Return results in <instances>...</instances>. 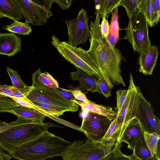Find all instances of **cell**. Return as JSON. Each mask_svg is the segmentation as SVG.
I'll use <instances>...</instances> for the list:
<instances>
[{"label":"cell","instance_id":"obj_1","mask_svg":"<svg viewBox=\"0 0 160 160\" xmlns=\"http://www.w3.org/2000/svg\"><path fill=\"white\" fill-rule=\"evenodd\" d=\"M96 12L94 21L91 20L90 46L87 52L97 68L99 75L105 80L111 89L115 84L125 86L121 75V52L109 43L107 38L102 37L101 18Z\"/></svg>","mask_w":160,"mask_h":160},{"label":"cell","instance_id":"obj_22","mask_svg":"<svg viewBox=\"0 0 160 160\" xmlns=\"http://www.w3.org/2000/svg\"><path fill=\"white\" fill-rule=\"evenodd\" d=\"M111 13V20L107 39L109 42L114 47L118 40L119 36L118 8L116 7Z\"/></svg>","mask_w":160,"mask_h":160},{"label":"cell","instance_id":"obj_4","mask_svg":"<svg viewBox=\"0 0 160 160\" xmlns=\"http://www.w3.org/2000/svg\"><path fill=\"white\" fill-rule=\"evenodd\" d=\"M116 144L88 138L75 140L61 156L62 160H101L111 152Z\"/></svg>","mask_w":160,"mask_h":160},{"label":"cell","instance_id":"obj_21","mask_svg":"<svg viewBox=\"0 0 160 160\" xmlns=\"http://www.w3.org/2000/svg\"><path fill=\"white\" fill-rule=\"evenodd\" d=\"M131 156L138 160H151L152 158L145 141L143 134L136 143Z\"/></svg>","mask_w":160,"mask_h":160},{"label":"cell","instance_id":"obj_33","mask_svg":"<svg viewBox=\"0 0 160 160\" xmlns=\"http://www.w3.org/2000/svg\"><path fill=\"white\" fill-rule=\"evenodd\" d=\"M97 85L101 93H102L105 97L108 98L111 96V89L100 75L98 78Z\"/></svg>","mask_w":160,"mask_h":160},{"label":"cell","instance_id":"obj_35","mask_svg":"<svg viewBox=\"0 0 160 160\" xmlns=\"http://www.w3.org/2000/svg\"><path fill=\"white\" fill-rule=\"evenodd\" d=\"M127 90H118L116 92L117 105V114L119 113L123 105L127 94Z\"/></svg>","mask_w":160,"mask_h":160},{"label":"cell","instance_id":"obj_40","mask_svg":"<svg viewBox=\"0 0 160 160\" xmlns=\"http://www.w3.org/2000/svg\"><path fill=\"white\" fill-rule=\"evenodd\" d=\"M10 86L6 85H0V95L9 98L12 97V93Z\"/></svg>","mask_w":160,"mask_h":160},{"label":"cell","instance_id":"obj_27","mask_svg":"<svg viewBox=\"0 0 160 160\" xmlns=\"http://www.w3.org/2000/svg\"><path fill=\"white\" fill-rule=\"evenodd\" d=\"M118 121L117 117L111 122L101 141L107 143H116L118 131Z\"/></svg>","mask_w":160,"mask_h":160},{"label":"cell","instance_id":"obj_26","mask_svg":"<svg viewBox=\"0 0 160 160\" xmlns=\"http://www.w3.org/2000/svg\"><path fill=\"white\" fill-rule=\"evenodd\" d=\"M143 135L146 145L153 157L156 155L158 147L160 146V136L155 132H144Z\"/></svg>","mask_w":160,"mask_h":160},{"label":"cell","instance_id":"obj_12","mask_svg":"<svg viewBox=\"0 0 160 160\" xmlns=\"http://www.w3.org/2000/svg\"><path fill=\"white\" fill-rule=\"evenodd\" d=\"M135 118L143 132H155L160 136V120L155 115L153 107L140 90Z\"/></svg>","mask_w":160,"mask_h":160},{"label":"cell","instance_id":"obj_5","mask_svg":"<svg viewBox=\"0 0 160 160\" xmlns=\"http://www.w3.org/2000/svg\"><path fill=\"white\" fill-rule=\"evenodd\" d=\"M32 80L33 88L26 96L30 102L46 103L65 112H73L78 110V105L64 99L53 88L44 85L34 73L32 74Z\"/></svg>","mask_w":160,"mask_h":160},{"label":"cell","instance_id":"obj_8","mask_svg":"<svg viewBox=\"0 0 160 160\" xmlns=\"http://www.w3.org/2000/svg\"><path fill=\"white\" fill-rule=\"evenodd\" d=\"M25 18V22L35 26L46 23L53 15L50 11L52 0H14Z\"/></svg>","mask_w":160,"mask_h":160},{"label":"cell","instance_id":"obj_10","mask_svg":"<svg viewBox=\"0 0 160 160\" xmlns=\"http://www.w3.org/2000/svg\"><path fill=\"white\" fill-rule=\"evenodd\" d=\"M88 21L87 12L83 8L79 11L76 18L64 21L67 27L68 44L76 47L80 44H86L91 37Z\"/></svg>","mask_w":160,"mask_h":160},{"label":"cell","instance_id":"obj_18","mask_svg":"<svg viewBox=\"0 0 160 160\" xmlns=\"http://www.w3.org/2000/svg\"><path fill=\"white\" fill-rule=\"evenodd\" d=\"M8 18L15 21L22 18V15L14 0H0V18Z\"/></svg>","mask_w":160,"mask_h":160},{"label":"cell","instance_id":"obj_30","mask_svg":"<svg viewBox=\"0 0 160 160\" xmlns=\"http://www.w3.org/2000/svg\"><path fill=\"white\" fill-rule=\"evenodd\" d=\"M141 0H121L119 6H123L125 9L129 19L138 11L139 5Z\"/></svg>","mask_w":160,"mask_h":160},{"label":"cell","instance_id":"obj_31","mask_svg":"<svg viewBox=\"0 0 160 160\" xmlns=\"http://www.w3.org/2000/svg\"><path fill=\"white\" fill-rule=\"evenodd\" d=\"M20 105L11 98L0 95V112H9Z\"/></svg>","mask_w":160,"mask_h":160},{"label":"cell","instance_id":"obj_24","mask_svg":"<svg viewBox=\"0 0 160 160\" xmlns=\"http://www.w3.org/2000/svg\"><path fill=\"white\" fill-rule=\"evenodd\" d=\"M138 10L145 16L148 25L152 27L156 24L152 0H141Z\"/></svg>","mask_w":160,"mask_h":160},{"label":"cell","instance_id":"obj_37","mask_svg":"<svg viewBox=\"0 0 160 160\" xmlns=\"http://www.w3.org/2000/svg\"><path fill=\"white\" fill-rule=\"evenodd\" d=\"M76 100L82 101L86 103H91L93 102L89 100L82 91L78 89L70 90Z\"/></svg>","mask_w":160,"mask_h":160},{"label":"cell","instance_id":"obj_17","mask_svg":"<svg viewBox=\"0 0 160 160\" xmlns=\"http://www.w3.org/2000/svg\"><path fill=\"white\" fill-rule=\"evenodd\" d=\"M73 102L79 105L83 112L88 111L103 116L112 120H114L117 115V112L114 111L112 108L102 105L98 104L93 102L86 103L75 100Z\"/></svg>","mask_w":160,"mask_h":160},{"label":"cell","instance_id":"obj_23","mask_svg":"<svg viewBox=\"0 0 160 160\" xmlns=\"http://www.w3.org/2000/svg\"><path fill=\"white\" fill-rule=\"evenodd\" d=\"M7 71L12 80V86L22 93L25 94L26 96L33 87L32 86H28L23 82L17 71L8 67L7 68Z\"/></svg>","mask_w":160,"mask_h":160},{"label":"cell","instance_id":"obj_14","mask_svg":"<svg viewBox=\"0 0 160 160\" xmlns=\"http://www.w3.org/2000/svg\"><path fill=\"white\" fill-rule=\"evenodd\" d=\"M158 53V48L151 45L140 54L138 58L139 72L146 75H151L156 64Z\"/></svg>","mask_w":160,"mask_h":160},{"label":"cell","instance_id":"obj_6","mask_svg":"<svg viewBox=\"0 0 160 160\" xmlns=\"http://www.w3.org/2000/svg\"><path fill=\"white\" fill-rule=\"evenodd\" d=\"M52 44L66 60L89 75L99 78L98 70L87 51L80 47L70 45L67 42L61 41L54 35H52Z\"/></svg>","mask_w":160,"mask_h":160},{"label":"cell","instance_id":"obj_11","mask_svg":"<svg viewBox=\"0 0 160 160\" xmlns=\"http://www.w3.org/2000/svg\"><path fill=\"white\" fill-rule=\"evenodd\" d=\"M85 111L87 112L83 117L80 131L84 133L88 139L101 141L113 120L102 115Z\"/></svg>","mask_w":160,"mask_h":160},{"label":"cell","instance_id":"obj_44","mask_svg":"<svg viewBox=\"0 0 160 160\" xmlns=\"http://www.w3.org/2000/svg\"><path fill=\"white\" fill-rule=\"evenodd\" d=\"M113 149L111 152L101 160H113Z\"/></svg>","mask_w":160,"mask_h":160},{"label":"cell","instance_id":"obj_7","mask_svg":"<svg viewBox=\"0 0 160 160\" xmlns=\"http://www.w3.org/2000/svg\"><path fill=\"white\" fill-rule=\"evenodd\" d=\"M124 29L126 34L124 38L140 54L151 45L148 22L145 16L138 10L129 19L128 25Z\"/></svg>","mask_w":160,"mask_h":160},{"label":"cell","instance_id":"obj_46","mask_svg":"<svg viewBox=\"0 0 160 160\" xmlns=\"http://www.w3.org/2000/svg\"><path fill=\"white\" fill-rule=\"evenodd\" d=\"M1 34V33H0V35Z\"/></svg>","mask_w":160,"mask_h":160},{"label":"cell","instance_id":"obj_29","mask_svg":"<svg viewBox=\"0 0 160 160\" xmlns=\"http://www.w3.org/2000/svg\"><path fill=\"white\" fill-rule=\"evenodd\" d=\"M31 102L45 112L52 115L59 117L63 114L65 112L63 110L46 103L40 102Z\"/></svg>","mask_w":160,"mask_h":160},{"label":"cell","instance_id":"obj_16","mask_svg":"<svg viewBox=\"0 0 160 160\" xmlns=\"http://www.w3.org/2000/svg\"><path fill=\"white\" fill-rule=\"evenodd\" d=\"M143 131L135 118L128 125L122 136L119 144L124 142L132 149L136 143L143 134Z\"/></svg>","mask_w":160,"mask_h":160},{"label":"cell","instance_id":"obj_28","mask_svg":"<svg viewBox=\"0 0 160 160\" xmlns=\"http://www.w3.org/2000/svg\"><path fill=\"white\" fill-rule=\"evenodd\" d=\"M34 73L39 81L45 86L52 88L59 87V83L48 72H42L40 68H38Z\"/></svg>","mask_w":160,"mask_h":160},{"label":"cell","instance_id":"obj_45","mask_svg":"<svg viewBox=\"0 0 160 160\" xmlns=\"http://www.w3.org/2000/svg\"><path fill=\"white\" fill-rule=\"evenodd\" d=\"M151 160H158L155 156H153Z\"/></svg>","mask_w":160,"mask_h":160},{"label":"cell","instance_id":"obj_32","mask_svg":"<svg viewBox=\"0 0 160 160\" xmlns=\"http://www.w3.org/2000/svg\"><path fill=\"white\" fill-rule=\"evenodd\" d=\"M40 123L38 122L27 120L22 118H18V119L14 121H12L9 123L5 122L0 121V133L17 126L29 123Z\"/></svg>","mask_w":160,"mask_h":160},{"label":"cell","instance_id":"obj_9","mask_svg":"<svg viewBox=\"0 0 160 160\" xmlns=\"http://www.w3.org/2000/svg\"><path fill=\"white\" fill-rule=\"evenodd\" d=\"M140 88L134 82L133 76L130 73L129 84L127 94L121 109L117 114L118 131L116 145L119 144L120 141L126 128L131 121L135 117L136 110L139 101Z\"/></svg>","mask_w":160,"mask_h":160},{"label":"cell","instance_id":"obj_34","mask_svg":"<svg viewBox=\"0 0 160 160\" xmlns=\"http://www.w3.org/2000/svg\"><path fill=\"white\" fill-rule=\"evenodd\" d=\"M122 144L116 145L113 149V160H136L131 155H127L122 153L121 150Z\"/></svg>","mask_w":160,"mask_h":160},{"label":"cell","instance_id":"obj_38","mask_svg":"<svg viewBox=\"0 0 160 160\" xmlns=\"http://www.w3.org/2000/svg\"><path fill=\"white\" fill-rule=\"evenodd\" d=\"M152 2L155 24H157L159 21L160 18V0H152Z\"/></svg>","mask_w":160,"mask_h":160},{"label":"cell","instance_id":"obj_42","mask_svg":"<svg viewBox=\"0 0 160 160\" xmlns=\"http://www.w3.org/2000/svg\"><path fill=\"white\" fill-rule=\"evenodd\" d=\"M10 88L12 93L13 97L19 98L26 97L25 94L22 93L12 86H10Z\"/></svg>","mask_w":160,"mask_h":160},{"label":"cell","instance_id":"obj_3","mask_svg":"<svg viewBox=\"0 0 160 160\" xmlns=\"http://www.w3.org/2000/svg\"><path fill=\"white\" fill-rule=\"evenodd\" d=\"M52 127H61L48 122L27 123L12 127L0 133V146L10 154L18 147L35 139Z\"/></svg>","mask_w":160,"mask_h":160},{"label":"cell","instance_id":"obj_20","mask_svg":"<svg viewBox=\"0 0 160 160\" xmlns=\"http://www.w3.org/2000/svg\"><path fill=\"white\" fill-rule=\"evenodd\" d=\"M95 8L98 12L100 18L108 19L113 10L119 6L121 0H94Z\"/></svg>","mask_w":160,"mask_h":160},{"label":"cell","instance_id":"obj_43","mask_svg":"<svg viewBox=\"0 0 160 160\" xmlns=\"http://www.w3.org/2000/svg\"><path fill=\"white\" fill-rule=\"evenodd\" d=\"M11 157L10 155L5 153L0 146V160H10Z\"/></svg>","mask_w":160,"mask_h":160},{"label":"cell","instance_id":"obj_41","mask_svg":"<svg viewBox=\"0 0 160 160\" xmlns=\"http://www.w3.org/2000/svg\"><path fill=\"white\" fill-rule=\"evenodd\" d=\"M53 2L56 3L63 10L69 8L72 5V0H52Z\"/></svg>","mask_w":160,"mask_h":160},{"label":"cell","instance_id":"obj_25","mask_svg":"<svg viewBox=\"0 0 160 160\" xmlns=\"http://www.w3.org/2000/svg\"><path fill=\"white\" fill-rule=\"evenodd\" d=\"M3 28L11 32L22 35H28L32 32L28 24L18 21L12 22L10 25L5 26Z\"/></svg>","mask_w":160,"mask_h":160},{"label":"cell","instance_id":"obj_2","mask_svg":"<svg viewBox=\"0 0 160 160\" xmlns=\"http://www.w3.org/2000/svg\"><path fill=\"white\" fill-rule=\"evenodd\" d=\"M72 143L48 131L18 147L10 155L18 160H45L61 156Z\"/></svg>","mask_w":160,"mask_h":160},{"label":"cell","instance_id":"obj_13","mask_svg":"<svg viewBox=\"0 0 160 160\" xmlns=\"http://www.w3.org/2000/svg\"><path fill=\"white\" fill-rule=\"evenodd\" d=\"M21 39L12 33L0 35V54L12 56L21 50Z\"/></svg>","mask_w":160,"mask_h":160},{"label":"cell","instance_id":"obj_19","mask_svg":"<svg viewBox=\"0 0 160 160\" xmlns=\"http://www.w3.org/2000/svg\"><path fill=\"white\" fill-rule=\"evenodd\" d=\"M18 118L36 121L42 123L46 116L33 109L20 105L9 111Z\"/></svg>","mask_w":160,"mask_h":160},{"label":"cell","instance_id":"obj_36","mask_svg":"<svg viewBox=\"0 0 160 160\" xmlns=\"http://www.w3.org/2000/svg\"><path fill=\"white\" fill-rule=\"evenodd\" d=\"M53 88L64 99L70 102H73L76 100L70 90L63 89L59 87Z\"/></svg>","mask_w":160,"mask_h":160},{"label":"cell","instance_id":"obj_15","mask_svg":"<svg viewBox=\"0 0 160 160\" xmlns=\"http://www.w3.org/2000/svg\"><path fill=\"white\" fill-rule=\"evenodd\" d=\"M70 74L72 80L78 81L79 83L78 86L72 89L81 91L87 90L93 93L98 92L101 93L98 87V78L97 77L89 75L78 68H77L76 71L72 72Z\"/></svg>","mask_w":160,"mask_h":160},{"label":"cell","instance_id":"obj_39","mask_svg":"<svg viewBox=\"0 0 160 160\" xmlns=\"http://www.w3.org/2000/svg\"><path fill=\"white\" fill-rule=\"evenodd\" d=\"M100 24L101 31L103 37L107 38L109 32V25L106 18L103 17Z\"/></svg>","mask_w":160,"mask_h":160}]
</instances>
